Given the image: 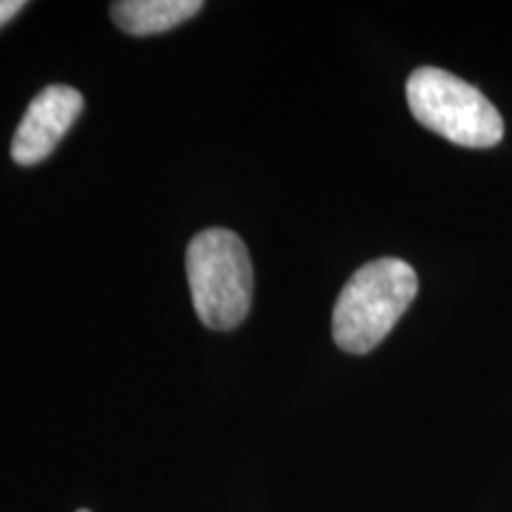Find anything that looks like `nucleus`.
<instances>
[{
    "instance_id": "1",
    "label": "nucleus",
    "mask_w": 512,
    "mask_h": 512,
    "mask_svg": "<svg viewBox=\"0 0 512 512\" xmlns=\"http://www.w3.org/2000/svg\"><path fill=\"white\" fill-rule=\"evenodd\" d=\"M418 294V275L406 261L384 256L351 275L332 311V337L347 354H368L399 323Z\"/></svg>"
},
{
    "instance_id": "7",
    "label": "nucleus",
    "mask_w": 512,
    "mask_h": 512,
    "mask_svg": "<svg viewBox=\"0 0 512 512\" xmlns=\"http://www.w3.org/2000/svg\"><path fill=\"white\" fill-rule=\"evenodd\" d=\"M79 512H88V510H79Z\"/></svg>"
},
{
    "instance_id": "6",
    "label": "nucleus",
    "mask_w": 512,
    "mask_h": 512,
    "mask_svg": "<svg viewBox=\"0 0 512 512\" xmlns=\"http://www.w3.org/2000/svg\"><path fill=\"white\" fill-rule=\"evenodd\" d=\"M27 8V3L24 0H0V27L3 24H8L12 17L19 15V10Z\"/></svg>"
},
{
    "instance_id": "4",
    "label": "nucleus",
    "mask_w": 512,
    "mask_h": 512,
    "mask_svg": "<svg viewBox=\"0 0 512 512\" xmlns=\"http://www.w3.org/2000/svg\"><path fill=\"white\" fill-rule=\"evenodd\" d=\"M81 112L83 95L76 88L62 83L43 88L19 121L10 147L12 159L19 166L43 162L67 136Z\"/></svg>"
},
{
    "instance_id": "2",
    "label": "nucleus",
    "mask_w": 512,
    "mask_h": 512,
    "mask_svg": "<svg viewBox=\"0 0 512 512\" xmlns=\"http://www.w3.org/2000/svg\"><path fill=\"white\" fill-rule=\"evenodd\" d=\"M188 285L197 318L211 330H233L252 306L254 271L238 235L209 228L195 235L185 256Z\"/></svg>"
},
{
    "instance_id": "3",
    "label": "nucleus",
    "mask_w": 512,
    "mask_h": 512,
    "mask_svg": "<svg viewBox=\"0 0 512 512\" xmlns=\"http://www.w3.org/2000/svg\"><path fill=\"white\" fill-rule=\"evenodd\" d=\"M406 100L422 126L453 145L494 147L505 133L494 102L477 86L439 67L415 69L408 76Z\"/></svg>"
},
{
    "instance_id": "5",
    "label": "nucleus",
    "mask_w": 512,
    "mask_h": 512,
    "mask_svg": "<svg viewBox=\"0 0 512 512\" xmlns=\"http://www.w3.org/2000/svg\"><path fill=\"white\" fill-rule=\"evenodd\" d=\"M200 10V0H121L112 5V19L131 36H155L178 27Z\"/></svg>"
}]
</instances>
